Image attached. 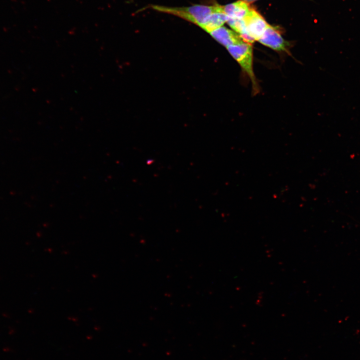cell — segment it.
Here are the masks:
<instances>
[{"instance_id":"cell-1","label":"cell","mask_w":360,"mask_h":360,"mask_svg":"<svg viewBox=\"0 0 360 360\" xmlns=\"http://www.w3.org/2000/svg\"><path fill=\"white\" fill-rule=\"evenodd\" d=\"M220 5L196 4L186 7H169L158 5L151 6L156 11L178 16L200 26L204 20L210 14L216 11Z\"/></svg>"},{"instance_id":"cell-2","label":"cell","mask_w":360,"mask_h":360,"mask_svg":"<svg viewBox=\"0 0 360 360\" xmlns=\"http://www.w3.org/2000/svg\"><path fill=\"white\" fill-rule=\"evenodd\" d=\"M232 56L239 64L250 78L253 91L258 92V88L253 70V55L252 44L242 42L226 48Z\"/></svg>"},{"instance_id":"cell-3","label":"cell","mask_w":360,"mask_h":360,"mask_svg":"<svg viewBox=\"0 0 360 360\" xmlns=\"http://www.w3.org/2000/svg\"><path fill=\"white\" fill-rule=\"evenodd\" d=\"M244 20L246 32L254 41L260 39L268 26L260 14L252 8Z\"/></svg>"},{"instance_id":"cell-4","label":"cell","mask_w":360,"mask_h":360,"mask_svg":"<svg viewBox=\"0 0 360 360\" xmlns=\"http://www.w3.org/2000/svg\"><path fill=\"white\" fill-rule=\"evenodd\" d=\"M258 41L277 52H284L288 49V42L276 28L270 24Z\"/></svg>"},{"instance_id":"cell-5","label":"cell","mask_w":360,"mask_h":360,"mask_svg":"<svg viewBox=\"0 0 360 360\" xmlns=\"http://www.w3.org/2000/svg\"><path fill=\"white\" fill-rule=\"evenodd\" d=\"M210 33L216 40L226 48L243 42L238 34L222 26Z\"/></svg>"},{"instance_id":"cell-6","label":"cell","mask_w":360,"mask_h":360,"mask_svg":"<svg viewBox=\"0 0 360 360\" xmlns=\"http://www.w3.org/2000/svg\"><path fill=\"white\" fill-rule=\"evenodd\" d=\"M228 19V16L224 12L223 6H221L219 9L208 15L200 26L210 33L222 26Z\"/></svg>"},{"instance_id":"cell-7","label":"cell","mask_w":360,"mask_h":360,"mask_svg":"<svg viewBox=\"0 0 360 360\" xmlns=\"http://www.w3.org/2000/svg\"><path fill=\"white\" fill-rule=\"evenodd\" d=\"M251 8L248 3L243 0H238L223 6L224 12L228 18L238 19H244Z\"/></svg>"},{"instance_id":"cell-8","label":"cell","mask_w":360,"mask_h":360,"mask_svg":"<svg viewBox=\"0 0 360 360\" xmlns=\"http://www.w3.org/2000/svg\"><path fill=\"white\" fill-rule=\"evenodd\" d=\"M228 24L240 36L248 34L246 30V23L244 19H238L228 18L227 21Z\"/></svg>"},{"instance_id":"cell-9","label":"cell","mask_w":360,"mask_h":360,"mask_svg":"<svg viewBox=\"0 0 360 360\" xmlns=\"http://www.w3.org/2000/svg\"><path fill=\"white\" fill-rule=\"evenodd\" d=\"M242 0L245 2L247 3H250V2H254L256 1V0Z\"/></svg>"}]
</instances>
